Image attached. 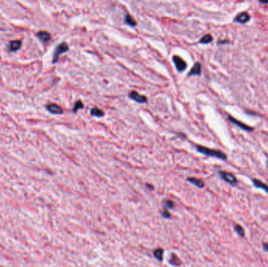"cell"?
I'll return each mask as SVG.
<instances>
[{"mask_svg":"<svg viewBox=\"0 0 268 267\" xmlns=\"http://www.w3.org/2000/svg\"><path fill=\"white\" fill-rule=\"evenodd\" d=\"M266 167H267V169H268V161L267 162H266Z\"/></svg>","mask_w":268,"mask_h":267,"instance_id":"obj_25","label":"cell"},{"mask_svg":"<svg viewBox=\"0 0 268 267\" xmlns=\"http://www.w3.org/2000/svg\"><path fill=\"white\" fill-rule=\"evenodd\" d=\"M234 231L236 232V234H238V236L241 237V238H244L245 236V231L244 229V228L242 227L241 225L239 224H235L234 226Z\"/></svg>","mask_w":268,"mask_h":267,"instance_id":"obj_15","label":"cell"},{"mask_svg":"<svg viewBox=\"0 0 268 267\" xmlns=\"http://www.w3.org/2000/svg\"><path fill=\"white\" fill-rule=\"evenodd\" d=\"M129 96L130 99L133 100L134 101L140 103V104H144V103L147 102V99L145 96L141 95V94L136 92V91H132V92H130V93L129 94Z\"/></svg>","mask_w":268,"mask_h":267,"instance_id":"obj_5","label":"cell"},{"mask_svg":"<svg viewBox=\"0 0 268 267\" xmlns=\"http://www.w3.org/2000/svg\"><path fill=\"white\" fill-rule=\"evenodd\" d=\"M21 47V41L20 40H14L11 41L9 45V50L10 52H15L18 50Z\"/></svg>","mask_w":268,"mask_h":267,"instance_id":"obj_12","label":"cell"},{"mask_svg":"<svg viewBox=\"0 0 268 267\" xmlns=\"http://www.w3.org/2000/svg\"><path fill=\"white\" fill-rule=\"evenodd\" d=\"M37 36H38V38L44 43L48 42L50 40V38H51V35H50V34L49 33V32H47V31H39V32H38V33H37Z\"/></svg>","mask_w":268,"mask_h":267,"instance_id":"obj_11","label":"cell"},{"mask_svg":"<svg viewBox=\"0 0 268 267\" xmlns=\"http://www.w3.org/2000/svg\"><path fill=\"white\" fill-rule=\"evenodd\" d=\"M187 181H189L190 183H191L192 184H194V186H196L199 188H203L205 186V183L203 181L199 180L197 178H194V177H190V178H187Z\"/></svg>","mask_w":268,"mask_h":267,"instance_id":"obj_13","label":"cell"},{"mask_svg":"<svg viewBox=\"0 0 268 267\" xmlns=\"http://www.w3.org/2000/svg\"><path fill=\"white\" fill-rule=\"evenodd\" d=\"M260 3H262V4H268V1H266V2H265V1H260Z\"/></svg>","mask_w":268,"mask_h":267,"instance_id":"obj_24","label":"cell"},{"mask_svg":"<svg viewBox=\"0 0 268 267\" xmlns=\"http://www.w3.org/2000/svg\"><path fill=\"white\" fill-rule=\"evenodd\" d=\"M228 119L229 121H230L231 123L234 124V125H236L237 126H238L239 128H241L242 129H243V130H246L248 131V132H250V131H252L253 130V128L252 127H250V126H248V125H247L246 124L243 123V122H240V121H238V119H235L234 118H233L232 116L229 115L228 116Z\"/></svg>","mask_w":268,"mask_h":267,"instance_id":"obj_6","label":"cell"},{"mask_svg":"<svg viewBox=\"0 0 268 267\" xmlns=\"http://www.w3.org/2000/svg\"><path fill=\"white\" fill-rule=\"evenodd\" d=\"M68 50H69V46H68V45L67 44L66 42L60 43V44L56 46V49H55L54 50V53H53V61H52V63H53V64H56V63H57V61L59 60L60 56L61 54H63V53L68 52Z\"/></svg>","mask_w":268,"mask_h":267,"instance_id":"obj_2","label":"cell"},{"mask_svg":"<svg viewBox=\"0 0 268 267\" xmlns=\"http://www.w3.org/2000/svg\"><path fill=\"white\" fill-rule=\"evenodd\" d=\"M162 216H163L164 218H166V219H168V218L170 217V214L168 212V210L164 209V211L162 212Z\"/></svg>","mask_w":268,"mask_h":267,"instance_id":"obj_22","label":"cell"},{"mask_svg":"<svg viewBox=\"0 0 268 267\" xmlns=\"http://www.w3.org/2000/svg\"><path fill=\"white\" fill-rule=\"evenodd\" d=\"M176 262L177 265H181V261H180V259H179V258L177 257V256H176L175 254H173V253H172V256H171L170 263H171V264H172V265H176V262Z\"/></svg>","mask_w":268,"mask_h":267,"instance_id":"obj_20","label":"cell"},{"mask_svg":"<svg viewBox=\"0 0 268 267\" xmlns=\"http://www.w3.org/2000/svg\"><path fill=\"white\" fill-rule=\"evenodd\" d=\"M212 41V37L210 34H207V35H204L202 38L200 39L199 42L202 43V44H208V43L211 42Z\"/></svg>","mask_w":268,"mask_h":267,"instance_id":"obj_18","label":"cell"},{"mask_svg":"<svg viewBox=\"0 0 268 267\" xmlns=\"http://www.w3.org/2000/svg\"><path fill=\"white\" fill-rule=\"evenodd\" d=\"M154 256L159 261H162L163 259V249L157 248L154 251Z\"/></svg>","mask_w":268,"mask_h":267,"instance_id":"obj_17","label":"cell"},{"mask_svg":"<svg viewBox=\"0 0 268 267\" xmlns=\"http://www.w3.org/2000/svg\"><path fill=\"white\" fill-rule=\"evenodd\" d=\"M83 107H84V104H83V103L82 102L81 100H78L76 101L75 104H74V108H73V111H74V112H76L77 111H78V110H80V109H83Z\"/></svg>","mask_w":268,"mask_h":267,"instance_id":"obj_19","label":"cell"},{"mask_svg":"<svg viewBox=\"0 0 268 267\" xmlns=\"http://www.w3.org/2000/svg\"><path fill=\"white\" fill-rule=\"evenodd\" d=\"M250 20V16L246 12H242L239 13L238 16H236L234 18V21L238 22L240 24H245Z\"/></svg>","mask_w":268,"mask_h":267,"instance_id":"obj_8","label":"cell"},{"mask_svg":"<svg viewBox=\"0 0 268 267\" xmlns=\"http://www.w3.org/2000/svg\"><path fill=\"white\" fill-rule=\"evenodd\" d=\"M219 175L221 177L222 180H224L226 183L232 185V186H235L238 183V180H237L236 176L233 173L224 171H219Z\"/></svg>","mask_w":268,"mask_h":267,"instance_id":"obj_3","label":"cell"},{"mask_svg":"<svg viewBox=\"0 0 268 267\" xmlns=\"http://www.w3.org/2000/svg\"><path fill=\"white\" fill-rule=\"evenodd\" d=\"M125 23L132 27H135L136 25V20H134L133 17L129 13H126V17H125Z\"/></svg>","mask_w":268,"mask_h":267,"instance_id":"obj_14","label":"cell"},{"mask_svg":"<svg viewBox=\"0 0 268 267\" xmlns=\"http://www.w3.org/2000/svg\"><path fill=\"white\" fill-rule=\"evenodd\" d=\"M90 114H91V115L97 118H101L104 115V111H101L100 109H99L98 107H93V108H92L91 111H90Z\"/></svg>","mask_w":268,"mask_h":267,"instance_id":"obj_16","label":"cell"},{"mask_svg":"<svg viewBox=\"0 0 268 267\" xmlns=\"http://www.w3.org/2000/svg\"><path fill=\"white\" fill-rule=\"evenodd\" d=\"M201 73H202V66H201L200 63L197 62L194 64V65L193 68H191V70L189 71L188 75H200Z\"/></svg>","mask_w":268,"mask_h":267,"instance_id":"obj_10","label":"cell"},{"mask_svg":"<svg viewBox=\"0 0 268 267\" xmlns=\"http://www.w3.org/2000/svg\"><path fill=\"white\" fill-rule=\"evenodd\" d=\"M196 149L199 153L205 154L206 156L213 157V158H217L221 159V160L225 161L227 160V155L225 153H223V151L220 150H216V149H211L208 147H203V146H196Z\"/></svg>","mask_w":268,"mask_h":267,"instance_id":"obj_1","label":"cell"},{"mask_svg":"<svg viewBox=\"0 0 268 267\" xmlns=\"http://www.w3.org/2000/svg\"><path fill=\"white\" fill-rule=\"evenodd\" d=\"M174 203L172 201H166L165 203V209L167 210L168 208H173Z\"/></svg>","mask_w":268,"mask_h":267,"instance_id":"obj_21","label":"cell"},{"mask_svg":"<svg viewBox=\"0 0 268 267\" xmlns=\"http://www.w3.org/2000/svg\"><path fill=\"white\" fill-rule=\"evenodd\" d=\"M172 61H173L177 71H180V72H182V71H184V70L187 68V63L180 56L174 55V56H172Z\"/></svg>","mask_w":268,"mask_h":267,"instance_id":"obj_4","label":"cell"},{"mask_svg":"<svg viewBox=\"0 0 268 267\" xmlns=\"http://www.w3.org/2000/svg\"><path fill=\"white\" fill-rule=\"evenodd\" d=\"M262 247H263V249L264 251H266V252H268V243H265L263 242L262 243Z\"/></svg>","mask_w":268,"mask_h":267,"instance_id":"obj_23","label":"cell"},{"mask_svg":"<svg viewBox=\"0 0 268 267\" xmlns=\"http://www.w3.org/2000/svg\"><path fill=\"white\" fill-rule=\"evenodd\" d=\"M252 182L253 185H254L255 187L258 188V189H261V190H263L266 194H268L267 184H266V183L262 182L261 180H258V179H252Z\"/></svg>","mask_w":268,"mask_h":267,"instance_id":"obj_9","label":"cell"},{"mask_svg":"<svg viewBox=\"0 0 268 267\" xmlns=\"http://www.w3.org/2000/svg\"><path fill=\"white\" fill-rule=\"evenodd\" d=\"M47 109L51 114H63V109L56 104H50L47 106Z\"/></svg>","mask_w":268,"mask_h":267,"instance_id":"obj_7","label":"cell"}]
</instances>
